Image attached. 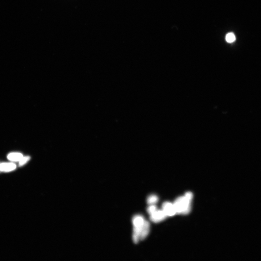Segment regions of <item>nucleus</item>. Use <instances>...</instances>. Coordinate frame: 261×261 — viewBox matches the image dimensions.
Returning a JSON list of instances; mask_svg holds the SVG:
<instances>
[{"label": "nucleus", "instance_id": "3", "mask_svg": "<svg viewBox=\"0 0 261 261\" xmlns=\"http://www.w3.org/2000/svg\"><path fill=\"white\" fill-rule=\"evenodd\" d=\"M162 208L167 216H173L176 213L174 204L169 202H166L163 203Z\"/></svg>", "mask_w": 261, "mask_h": 261}, {"label": "nucleus", "instance_id": "6", "mask_svg": "<svg viewBox=\"0 0 261 261\" xmlns=\"http://www.w3.org/2000/svg\"><path fill=\"white\" fill-rule=\"evenodd\" d=\"M143 225L140 226L134 227L133 238V241L135 244H137L140 239L141 232Z\"/></svg>", "mask_w": 261, "mask_h": 261}, {"label": "nucleus", "instance_id": "7", "mask_svg": "<svg viewBox=\"0 0 261 261\" xmlns=\"http://www.w3.org/2000/svg\"><path fill=\"white\" fill-rule=\"evenodd\" d=\"M144 218L140 215H135L133 217V222L134 227H138L142 226L143 224L145 222Z\"/></svg>", "mask_w": 261, "mask_h": 261}, {"label": "nucleus", "instance_id": "4", "mask_svg": "<svg viewBox=\"0 0 261 261\" xmlns=\"http://www.w3.org/2000/svg\"><path fill=\"white\" fill-rule=\"evenodd\" d=\"M150 230V224L147 221H145L143 224L140 236V240H143L148 235Z\"/></svg>", "mask_w": 261, "mask_h": 261}, {"label": "nucleus", "instance_id": "10", "mask_svg": "<svg viewBox=\"0 0 261 261\" xmlns=\"http://www.w3.org/2000/svg\"><path fill=\"white\" fill-rule=\"evenodd\" d=\"M236 40V37L235 35L233 33H229L226 35V40L227 42L228 43H232Z\"/></svg>", "mask_w": 261, "mask_h": 261}, {"label": "nucleus", "instance_id": "5", "mask_svg": "<svg viewBox=\"0 0 261 261\" xmlns=\"http://www.w3.org/2000/svg\"><path fill=\"white\" fill-rule=\"evenodd\" d=\"M16 168V165L13 163H3L0 164V171L8 172L13 171Z\"/></svg>", "mask_w": 261, "mask_h": 261}, {"label": "nucleus", "instance_id": "12", "mask_svg": "<svg viewBox=\"0 0 261 261\" xmlns=\"http://www.w3.org/2000/svg\"><path fill=\"white\" fill-rule=\"evenodd\" d=\"M29 159H30V157L29 156H27L24 158L23 157V158L19 161V165L20 166H21L25 164L29 160Z\"/></svg>", "mask_w": 261, "mask_h": 261}, {"label": "nucleus", "instance_id": "8", "mask_svg": "<svg viewBox=\"0 0 261 261\" xmlns=\"http://www.w3.org/2000/svg\"><path fill=\"white\" fill-rule=\"evenodd\" d=\"M23 158L22 154L19 153H11L8 156V158L9 160L13 162H18Z\"/></svg>", "mask_w": 261, "mask_h": 261}, {"label": "nucleus", "instance_id": "2", "mask_svg": "<svg viewBox=\"0 0 261 261\" xmlns=\"http://www.w3.org/2000/svg\"><path fill=\"white\" fill-rule=\"evenodd\" d=\"M167 215L162 210H157L153 214L150 215V219L154 223H158L163 221L167 217Z\"/></svg>", "mask_w": 261, "mask_h": 261}, {"label": "nucleus", "instance_id": "9", "mask_svg": "<svg viewBox=\"0 0 261 261\" xmlns=\"http://www.w3.org/2000/svg\"><path fill=\"white\" fill-rule=\"evenodd\" d=\"M158 201V197L155 195H151L147 199V203L149 205H155Z\"/></svg>", "mask_w": 261, "mask_h": 261}, {"label": "nucleus", "instance_id": "1", "mask_svg": "<svg viewBox=\"0 0 261 261\" xmlns=\"http://www.w3.org/2000/svg\"><path fill=\"white\" fill-rule=\"evenodd\" d=\"M193 195L191 192L186 193L184 196L180 197L175 201L174 204L176 213L187 214L191 210V204Z\"/></svg>", "mask_w": 261, "mask_h": 261}, {"label": "nucleus", "instance_id": "11", "mask_svg": "<svg viewBox=\"0 0 261 261\" xmlns=\"http://www.w3.org/2000/svg\"><path fill=\"white\" fill-rule=\"evenodd\" d=\"M157 210L156 206L154 205H150L147 208V212L150 215L153 214Z\"/></svg>", "mask_w": 261, "mask_h": 261}]
</instances>
